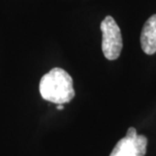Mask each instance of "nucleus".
Wrapping results in <instances>:
<instances>
[{"label":"nucleus","mask_w":156,"mask_h":156,"mask_svg":"<svg viewBox=\"0 0 156 156\" xmlns=\"http://www.w3.org/2000/svg\"><path fill=\"white\" fill-rule=\"evenodd\" d=\"M147 145V137L137 134L134 128H129L126 135L117 142L109 156H145Z\"/></svg>","instance_id":"obj_3"},{"label":"nucleus","mask_w":156,"mask_h":156,"mask_svg":"<svg viewBox=\"0 0 156 156\" xmlns=\"http://www.w3.org/2000/svg\"><path fill=\"white\" fill-rule=\"evenodd\" d=\"M56 108H57V109H59V110L63 109V106H62V104H58V105L56 106Z\"/></svg>","instance_id":"obj_5"},{"label":"nucleus","mask_w":156,"mask_h":156,"mask_svg":"<svg viewBox=\"0 0 156 156\" xmlns=\"http://www.w3.org/2000/svg\"><path fill=\"white\" fill-rule=\"evenodd\" d=\"M140 45L147 55H154L156 52V14L144 23L140 34Z\"/></svg>","instance_id":"obj_4"},{"label":"nucleus","mask_w":156,"mask_h":156,"mask_svg":"<svg viewBox=\"0 0 156 156\" xmlns=\"http://www.w3.org/2000/svg\"><path fill=\"white\" fill-rule=\"evenodd\" d=\"M101 30L103 55L108 60H116L121 55L123 45L122 32L118 24L111 16H107L101 23Z\"/></svg>","instance_id":"obj_2"},{"label":"nucleus","mask_w":156,"mask_h":156,"mask_svg":"<svg viewBox=\"0 0 156 156\" xmlns=\"http://www.w3.org/2000/svg\"><path fill=\"white\" fill-rule=\"evenodd\" d=\"M39 91L43 99L57 105L69 102L75 96L72 77L61 68H53L41 78Z\"/></svg>","instance_id":"obj_1"}]
</instances>
